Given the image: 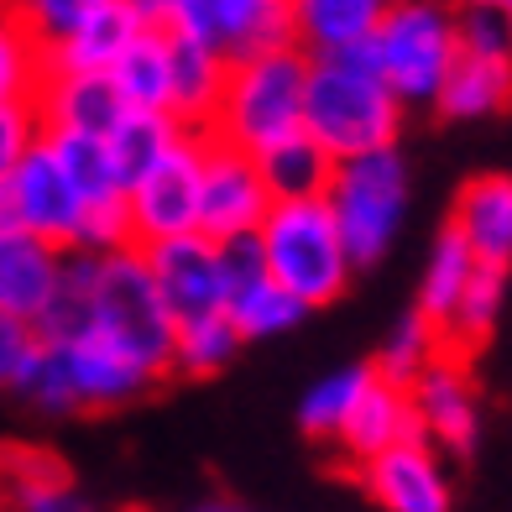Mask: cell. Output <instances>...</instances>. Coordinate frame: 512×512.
I'll return each mask as SVG.
<instances>
[{"mask_svg":"<svg viewBox=\"0 0 512 512\" xmlns=\"http://www.w3.org/2000/svg\"><path fill=\"white\" fill-rule=\"evenodd\" d=\"M136 32H142V21H136V11L126 0H95L58 42L42 48V63L48 68H100V74H110V63L121 58V48Z\"/></svg>","mask_w":512,"mask_h":512,"instance_id":"20","label":"cell"},{"mask_svg":"<svg viewBox=\"0 0 512 512\" xmlns=\"http://www.w3.org/2000/svg\"><path fill=\"white\" fill-rule=\"evenodd\" d=\"M445 121H481L512 105V58L502 53H455L445 84L434 95Z\"/></svg>","mask_w":512,"mask_h":512,"instance_id":"21","label":"cell"},{"mask_svg":"<svg viewBox=\"0 0 512 512\" xmlns=\"http://www.w3.org/2000/svg\"><path fill=\"white\" fill-rule=\"evenodd\" d=\"M147 251V267L157 277V293L168 304L173 324L220 314L225 309V272H220V246L204 230H183V236H162Z\"/></svg>","mask_w":512,"mask_h":512,"instance_id":"11","label":"cell"},{"mask_svg":"<svg viewBox=\"0 0 512 512\" xmlns=\"http://www.w3.org/2000/svg\"><path fill=\"white\" fill-rule=\"evenodd\" d=\"M199 152L204 131H183L168 152L126 183V215L136 246L199 230Z\"/></svg>","mask_w":512,"mask_h":512,"instance_id":"7","label":"cell"},{"mask_svg":"<svg viewBox=\"0 0 512 512\" xmlns=\"http://www.w3.org/2000/svg\"><path fill=\"white\" fill-rule=\"evenodd\" d=\"M267 178L256 168V157L225 136H204L199 152V230L209 241L241 236V230H256L267 215Z\"/></svg>","mask_w":512,"mask_h":512,"instance_id":"8","label":"cell"},{"mask_svg":"<svg viewBox=\"0 0 512 512\" xmlns=\"http://www.w3.org/2000/svg\"><path fill=\"white\" fill-rule=\"evenodd\" d=\"M502 16H507V32H512V0H502Z\"/></svg>","mask_w":512,"mask_h":512,"instance_id":"41","label":"cell"},{"mask_svg":"<svg viewBox=\"0 0 512 512\" xmlns=\"http://www.w3.org/2000/svg\"><path fill=\"white\" fill-rule=\"evenodd\" d=\"M371 63L403 105H434L450 63L460 53L455 11L445 0H387L366 37Z\"/></svg>","mask_w":512,"mask_h":512,"instance_id":"6","label":"cell"},{"mask_svg":"<svg viewBox=\"0 0 512 512\" xmlns=\"http://www.w3.org/2000/svg\"><path fill=\"white\" fill-rule=\"evenodd\" d=\"M42 136H48L53 157L63 162V173L74 178V189H79L84 204L126 194V178H121V168H115L105 136H95V131H42Z\"/></svg>","mask_w":512,"mask_h":512,"instance_id":"29","label":"cell"},{"mask_svg":"<svg viewBox=\"0 0 512 512\" xmlns=\"http://www.w3.org/2000/svg\"><path fill=\"white\" fill-rule=\"evenodd\" d=\"M0 230H21V209H16L11 178H0Z\"/></svg>","mask_w":512,"mask_h":512,"instance_id":"40","label":"cell"},{"mask_svg":"<svg viewBox=\"0 0 512 512\" xmlns=\"http://www.w3.org/2000/svg\"><path fill=\"white\" fill-rule=\"evenodd\" d=\"M486 6H502V0H486Z\"/></svg>","mask_w":512,"mask_h":512,"instance_id":"42","label":"cell"},{"mask_svg":"<svg viewBox=\"0 0 512 512\" xmlns=\"http://www.w3.org/2000/svg\"><path fill=\"white\" fill-rule=\"evenodd\" d=\"M11 189H16V209H21V230H37L48 236L53 246H74L79 241V215H84V199L74 189V178L63 173V162L53 157L48 136L21 152V162L6 173Z\"/></svg>","mask_w":512,"mask_h":512,"instance_id":"14","label":"cell"},{"mask_svg":"<svg viewBox=\"0 0 512 512\" xmlns=\"http://www.w3.org/2000/svg\"><path fill=\"white\" fill-rule=\"evenodd\" d=\"M32 345H37V330H32V324L0 309V387H16V371L27 366Z\"/></svg>","mask_w":512,"mask_h":512,"instance_id":"38","label":"cell"},{"mask_svg":"<svg viewBox=\"0 0 512 512\" xmlns=\"http://www.w3.org/2000/svg\"><path fill=\"white\" fill-rule=\"evenodd\" d=\"M256 241H262L267 272L288 293L304 298L309 309L335 304V298L351 288L356 262H351V251H345V236H340L324 194L272 199L262 225H256Z\"/></svg>","mask_w":512,"mask_h":512,"instance_id":"3","label":"cell"},{"mask_svg":"<svg viewBox=\"0 0 512 512\" xmlns=\"http://www.w3.org/2000/svg\"><path fill=\"white\" fill-rule=\"evenodd\" d=\"M168 63H173V89H168V115L183 131H204L215 126V110L230 79V58L209 42H194L183 32H168Z\"/></svg>","mask_w":512,"mask_h":512,"instance_id":"16","label":"cell"},{"mask_svg":"<svg viewBox=\"0 0 512 512\" xmlns=\"http://www.w3.org/2000/svg\"><path fill=\"white\" fill-rule=\"evenodd\" d=\"M63 272V246H53L37 230H0V309L16 319H37L53 298Z\"/></svg>","mask_w":512,"mask_h":512,"instance_id":"17","label":"cell"},{"mask_svg":"<svg viewBox=\"0 0 512 512\" xmlns=\"http://www.w3.org/2000/svg\"><path fill=\"white\" fill-rule=\"evenodd\" d=\"M89 330L121 345L162 382L173 371V314L157 293L142 246H115L95 256V288H89Z\"/></svg>","mask_w":512,"mask_h":512,"instance_id":"4","label":"cell"},{"mask_svg":"<svg viewBox=\"0 0 512 512\" xmlns=\"http://www.w3.org/2000/svg\"><path fill=\"white\" fill-rule=\"evenodd\" d=\"M32 105L42 131H95V136H105L115 115L126 110L115 79L100 74V68H48Z\"/></svg>","mask_w":512,"mask_h":512,"instance_id":"15","label":"cell"},{"mask_svg":"<svg viewBox=\"0 0 512 512\" xmlns=\"http://www.w3.org/2000/svg\"><path fill=\"white\" fill-rule=\"evenodd\" d=\"M304 84H309V53L298 42H272V48L230 58V79L209 136H225L251 157L277 147L283 136L304 131Z\"/></svg>","mask_w":512,"mask_h":512,"instance_id":"2","label":"cell"},{"mask_svg":"<svg viewBox=\"0 0 512 512\" xmlns=\"http://www.w3.org/2000/svg\"><path fill=\"white\" fill-rule=\"evenodd\" d=\"M371 382V366H345V371H330L324 382H314L298 403V424H304L309 439H335L340 424L351 418L361 387Z\"/></svg>","mask_w":512,"mask_h":512,"instance_id":"34","label":"cell"},{"mask_svg":"<svg viewBox=\"0 0 512 512\" xmlns=\"http://www.w3.org/2000/svg\"><path fill=\"white\" fill-rule=\"evenodd\" d=\"M439 351H445V340H439V330L424 319V314H403L398 324H392V335L382 340V351H377V377H387V382H398V387H408L418 371H424Z\"/></svg>","mask_w":512,"mask_h":512,"instance_id":"35","label":"cell"},{"mask_svg":"<svg viewBox=\"0 0 512 512\" xmlns=\"http://www.w3.org/2000/svg\"><path fill=\"white\" fill-rule=\"evenodd\" d=\"M502 304H507V267H492V262H476V272L465 277V288L455 298V309L439 324V340L445 351L471 361L486 340H492L497 319H502Z\"/></svg>","mask_w":512,"mask_h":512,"instance_id":"23","label":"cell"},{"mask_svg":"<svg viewBox=\"0 0 512 512\" xmlns=\"http://www.w3.org/2000/svg\"><path fill=\"white\" fill-rule=\"evenodd\" d=\"M450 225L471 246L476 262L512 267V178L507 173H481L455 194Z\"/></svg>","mask_w":512,"mask_h":512,"instance_id":"18","label":"cell"},{"mask_svg":"<svg viewBox=\"0 0 512 512\" xmlns=\"http://www.w3.org/2000/svg\"><path fill=\"white\" fill-rule=\"evenodd\" d=\"M168 32L209 42L225 58L272 48V42H293L288 0H173Z\"/></svg>","mask_w":512,"mask_h":512,"instance_id":"10","label":"cell"},{"mask_svg":"<svg viewBox=\"0 0 512 512\" xmlns=\"http://www.w3.org/2000/svg\"><path fill=\"white\" fill-rule=\"evenodd\" d=\"M126 6L136 11L142 27H168V16H173V0H126Z\"/></svg>","mask_w":512,"mask_h":512,"instance_id":"39","label":"cell"},{"mask_svg":"<svg viewBox=\"0 0 512 512\" xmlns=\"http://www.w3.org/2000/svg\"><path fill=\"white\" fill-rule=\"evenodd\" d=\"M95 6V0H11V11L27 21V32L48 48V42H58L74 21Z\"/></svg>","mask_w":512,"mask_h":512,"instance_id":"36","label":"cell"},{"mask_svg":"<svg viewBox=\"0 0 512 512\" xmlns=\"http://www.w3.org/2000/svg\"><path fill=\"white\" fill-rule=\"evenodd\" d=\"M471 272H476L471 246L460 241L455 225H445V230H439V241H434V251H429V262H424V277H418V304L413 309L439 330L445 314L455 309V298H460V288H465V277H471Z\"/></svg>","mask_w":512,"mask_h":512,"instance_id":"31","label":"cell"},{"mask_svg":"<svg viewBox=\"0 0 512 512\" xmlns=\"http://www.w3.org/2000/svg\"><path fill=\"white\" fill-rule=\"evenodd\" d=\"M408 434H418L408 387H398V382H387V377L371 371V382L361 387V398H356L351 418L340 424L335 445L345 450V460H351V465H361V460H371L377 450L398 445V439H408Z\"/></svg>","mask_w":512,"mask_h":512,"instance_id":"19","label":"cell"},{"mask_svg":"<svg viewBox=\"0 0 512 512\" xmlns=\"http://www.w3.org/2000/svg\"><path fill=\"white\" fill-rule=\"evenodd\" d=\"M225 314H230V324H236L241 340H272V335L298 330V324H304V314H309V304H304L298 293H288V288L267 272V277H256V283H246V288L230 293V298H225Z\"/></svg>","mask_w":512,"mask_h":512,"instance_id":"25","label":"cell"},{"mask_svg":"<svg viewBox=\"0 0 512 512\" xmlns=\"http://www.w3.org/2000/svg\"><path fill=\"white\" fill-rule=\"evenodd\" d=\"M110 79L121 89V100L136 110H168L173 89V63H168V27H142L121 58L110 63Z\"/></svg>","mask_w":512,"mask_h":512,"instance_id":"24","label":"cell"},{"mask_svg":"<svg viewBox=\"0 0 512 512\" xmlns=\"http://www.w3.org/2000/svg\"><path fill=\"white\" fill-rule=\"evenodd\" d=\"M408 403H413V418H418V434H424L434 450H445V455H471L476 450L481 398H476L471 371H465V356L439 351L408 382Z\"/></svg>","mask_w":512,"mask_h":512,"instance_id":"9","label":"cell"},{"mask_svg":"<svg viewBox=\"0 0 512 512\" xmlns=\"http://www.w3.org/2000/svg\"><path fill=\"white\" fill-rule=\"evenodd\" d=\"M256 168H262L272 199H304V194H324L335 162H330V152H324L309 131H293L277 147L256 152Z\"/></svg>","mask_w":512,"mask_h":512,"instance_id":"26","label":"cell"},{"mask_svg":"<svg viewBox=\"0 0 512 512\" xmlns=\"http://www.w3.org/2000/svg\"><path fill=\"white\" fill-rule=\"evenodd\" d=\"M63 351V371H68V392H74V413H110L136 403L142 392L157 387V377L131 361L121 345H110L105 335L84 330L74 340H53Z\"/></svg>","mask_w":512,"mask_h":512,"instance_id":"13","label":"cell"},{"mask_svg":"<svg viewBox=\"0 0 512 512\" xmlns=\"http://www.w3.org/2000/svg\"><path fill=\"white\" fill-rule=\"evenodd\" d=\"M387 0H288V32L304 53H340L371 37Z\"/></svg>","mask_w":512,"mask_h":512,"instance_id":"22","label":"cell"},{"mask_svg":"<svg viewBox=\"0 0 512 512\" xmlns=\"http://www.w3.org/2000/svg\"><path fill=\"white\" fill-rule=\"evenodd\" d=\"M48 63H42V42L27 32V21L0 0V100H32Z\"/></svg>","mask_w":512,"mask_h":512,"instance_id":"33","label":"cell"},{"mask_svg":"<svg viewBox=\"0 0 512 512\" xmlns=\"http://www.w3.org/2000/svg\"><path fill=\"white\" fill-rule=\"evenodd\" d=\"M178 136H183V126L173 121L168 110H136V105H126L121 115H115V126L105 131V147L115 157V168H121V178L131 183L147 162H157L162 152H168Z\"/></svg>","mask_w":512,"mask_h":512,"instance_id":"28","label":"cell"},{"mask_svg":"<svg viewBox=\"0 0 512 512\" xmlns=\"http://www.w3.org/2000/svg\"><path fill=\"white\" fill-rule=\"evenodd\" d=\"M241 335L236 324H230V314H199V319H178L173 324V371H183V377H215V371H225L230 361H236L241 351Z\"/></svg>","mask_w":512,"mask_h":512,"instance_id":"30","label":"cell"},{"mask_svg":"<svg viewBox=\"0 0 512 512\" xmlns=\"http://www.w3.org/2000/svg\"><path fill=\"white\" fill-rule=\"evenodd\" d=\"M42 136V121H37V105L32 100H0V178H6L21 152Z\"/></svg>","mask_w":512,"mask_h":512,"instance_id":"37","label":"cell"},{"mask_svg":"<svg viewBox=\"0 0 512 512\" xmlns=\"http://www.w3.org/2000/svg\"><path fill=\"white\" fill-rule=\"evenodd\" d=\"M356 471H361L366 497L387 512H445L450 507V476L424 434H408L398 445L377 450Z\"/></svg>","mask_w":512,"mask_h":512,"instance_id":"12","label":"cell"},{"mask_svg":"<svg viewBox=\"0 0 512 512\" xmlns=\"http://www.w3.org/2000/svg\"><path fill=\"white\" fill-rule=\"evenodd\" d=\"M304 131L330 152V162L356 157L371 147H392L403 131V100L387 89V79L371 63V48L309 53L304 84Z\"/></svg>","mask_w":512,"mask_h":512,"instance_id":"1","label":"cell"},{"mask_svg":"<svg viewBox=\"0 0 512 512\" xmlns=\"http://www.w3.org/2000/svg\"><path fill=\"white\" fill-rule=\"evenodd\" d=\"M324 204H330V215L340 225L351 262L356 267L382 262L408 220V162L398 142L340 157L330 168V183H324Z\"/></svg>","mask_w":512,"mask_h":512,"instance_id":"5","label":"cell"},{"mask_svg":"<svg viewBox=\"0 0 512 512\" xmlns=\"http://www.w3.org/2000/svg\"><path fill=\"white\" fill-rule=\"evenodd\" d=\"M0 486H6L11 502L32 507V512L74 507V486H68L63 465L37 450H0Z\"/></svg>","mask_w":512,"mask_h":512,"instance_id":"32","label":"cell"},{"mask_svg":"<svg viewBox=\"0 0 512 512\" xmlns=\"http://www.w3.org/2000/svg\"><path fill=\"white\" fill-rule=\"evenodd\" d=\"M95 256L100 251H63V272L53 283V298L42 304V314L32 319L37 340H74L89 330V288H95Z\"/></svg>","mask_w":512,"mask_h":512,"instance_id":"27","label":"cell"}]
</instances>
